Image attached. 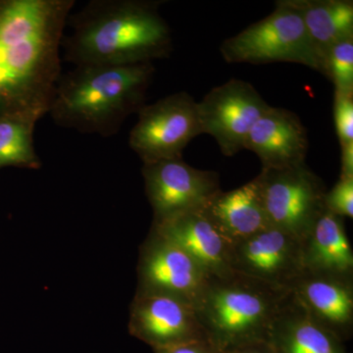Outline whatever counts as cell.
<instances>
[{
  "instance_id": "cell-1",
  "label": "cell",
  "mask_w": 353,
  "mask_h": 353,
  "mask_svg": "<svg viewBox=\"0 0 353 353\" xmlns=\"http://www.w3.org/2000/svg\"><path fill=\"white\" fill-rule=\"evenodd\" d=\"M74 6L75 0H0V118L37 124L48 113Z\"/></svg>"
},
{
  "instance_id": "cell-2",
  "label": "cell",
  "mask_w": 353,
  "mask_h": 353,
  "mask_svg": "<svg viewBox=\"0 0 353 353\" xmlns=\"http://www.w3.org/2000/svg\"><path fill=\"white\" fill-rule=\"evenodd\" d=\"M153 0H92L74 15L61 50L74 66L152 63L170 57V27Z\"/></svg>"
},
{
  "instance_id": "cell-3",
  "label": "cell",
  "mask_w": 353,
  "mask_h": 353,
  "mask_svg": "<svg viewBox=\"0 0 353 353\" xmlns=\"http://www.w3.org/2000/svg\"><path fill=\"white\" fill-rule=\"evenodd\" d=\"M152 63L76 66L60 77L48 113L58 126L109 138L145 105Z\"/></svg>"
},
{
  "instance_id": "cell-4",
  "label": "cell",
  "mask_w": 353,
  "mask_h": 353,
  "mask_svg": "<svg viewBox=\"0 0 353 353\" xmlns=\"http://www.w3.org/2000/svg\"><path fill=\"white\" fill-rule=\"evenodd\" d=\"M290 292L232 270L209 276L194 306L208 340L224 352L267 341L272 322Z\"/></svg>"
},
{
  "instance_id": "cell-5",
  "label": "cell",
  "mask_w": 353,
  "mask_h": 353,
  "mask_svg": "<svg viewBox=\"0 0 353 353\" xmlns=\"http://www.w3.org/2000/svg\"><path fill=\"white\" fill-rule=\"evenodd\" d=\"M220 52L228 63L290 62L321 72L303 19L287 0H279L267 17L225 39Z\"/></svg>"
},
{
  "instance_id": "cell-6",
  "label": "cell",
  "mask_w": 353,
  "mask_h": 353,
  "mask_svg": "<svg viewBox=\"0 0 353 353\" xmlns=\"http://www.w3.org/2000/svg\"><path fill=\"white\" fill-rule=\"evenodd\" d=\"M254 181L270 226L299 240L325 211L324 183L305 163L262 169Z\"/></svg>"
},
{
  "instance_id": "cell-7",
  "label": "cell",
  "mask_w": 353,
  "mask_h": 353,
  "mask_svg": "<svg viewBox=\"0 0 353 353\" xmlns=\"http://www.w3.org/2000/svg\"><path fill=\"white\" fill-rule=\"evenodd\" d=\"M137 114L129 145L143 163L183 158V150L202 134L197 101L187 92L145 104Z\"/></svg>"
},
{
  "instance_id": "cell-8",
  "label": "cell",
  "mask_w": 353,
  "mask_h": 353,
  "mask_svg": "<svg viewBox=\"0 0 353 353\" xmlns=\"http://www.w3.org/2000/svg\"><path fill=\"white\" fill-rule=\"evenodd\" d=\"M270 106L252 83L231 79L197 102L202 134L214 138L223 155L234 157L245 150L248 134Z\"/></svg>"
},
{
  "instance_id": "cell-9",
  "label": "cell",
  "mask_w": 353,
  "mask_h": 353,
  "mask_svg": "<svg viewBox=\"0 0 353 353\" xmlns=\"http://www.w3.org/2000/svg\"><path fill=\"white\" fill-rule=\"evenodd\" d=\"M141 173L153 222L201 210L221 190L218 173L194 168L183 158L143 163Z\"/></svg>"
},
{
  "instance_id": "cell-10",
  "label": "cell",
  "mask_w": 353,
  "mask_h": 353,
  "mask_svg": "<svg viewBox=\"0 0 353 353\" xmlns=\"http://www.w3.org/2000/svg\"><path fill=\"white\" fill-rule=\"evenodd\" d=\"M139 294H164L194 305L209 276L175 243L150 230L139 248Z\"/></svg>"
},
{
  "instance_id": "cell-11",
  "label": "cell",
  "mask_w": 353,
  "mask_h": 353,
  "mask_svg": "<svg viewBox=\"0 0 353 353\" xmlns=\"http://www.w3.org/2000/svg\"><path fill=\"white\" fill-rule=\"evenodd\" d=\"M129 332L153 350L208 340L192 304L164 294L136 292Z\"/></svg>"
},
{
  "instance_id": "cell-12",
  "label": "cell",
  "mask_w": 353,
  "mask_h": 353,
  "mask_svg": "<svg viewBox=\"0 0 353 353\" xmlns=\"http://www.w3.org/2000/svg\"><path fill=\"white\" fill-rule=\"evenodd\" d=\"M232 270L289 290L303 271L301 240L268 227L232 245Z\"/></svg>"
},
{
  "instance_id": "cell-13",
  "label": "cell",
  "mask_w": 353,
  "mask_h": 353,
  "mask_svg": "<svg viewBox=\"0 0 353 353\" xmlns=\"http://www.w3.org/2000/svg\"><path fill=\"white\" fill-rule=\"evenodd\" d=\"M290 292L309 315L341 341L353 332V277L303 269Z\"/></svg>"
},
{
  "instance_id": "cell-14",
  "label": "cell",
  "mask_w": 353,
  "mask_h": 353,
  "mask_svg": "<svg viewBox=\"0 0 353 353\" xmlns=\"http://www.w3.org/2000/svg\"><path fill=\"white\" fill-rule=\"evenodd\" d=\"M307 131L292 111L270 106L248 134L245 150L254 152L262 169H281L305 163Z\"/></svg>"
},
{
  "instance_id": "cell-15",
  "label": "cell",
  "mask_w": 353,
  "mask_h": 353,
  "mask_svg": "<svg viewBox=\"0 0 353 353\" xmlns=\"http://www.w3.org/2000/svg\"><path fill=\"white\" fill-rule=\"evenodd\" d=\"M152 229L180 246L208 276H222L232 271V243L201 211L153 222Z\"/></svg>"
},
{
  "instance_id": "cell-16",
  "label": "cell",
  "mask_w": 353,
  "mask_h": 353,
  "mask_svg": "<svg viewBox=\"0 0 353 353\" xmlns=\"http://www.w3.org/2000/svg\"><path fill=\"white\" fill-rule=\"evenodd\" d=\"M267 343L274 353H347L343 341L316 322L292 292L272 322Z\"/></svg>"
},
{
  "instance_id": "cell-17",
  "label": "cell",
  "mask_w": 353,
  "mask_h": 353,
  "mask_svg": "<svg viewBox=\"0 0 353 353\" xmlns=\"http://www.w3.org/2000/svg\"><path fill=\"white\" fill-rule=\"evenodd\" d=\"M199 211L232 245L270 227L254 179L238 189L220 190Z\"/></svg>"
},
{
  "instance_id": "cell-18",
  "label": "cell",
  "mask_w": 353,
  "mask_h": 353,
  "mask_svg": "<svg viewBox=\"0 0 353 353\" xmlns=\"http://www.w3.org/2000/svg\"><path fill=\"white\" fill-rule=\"evenodd\" d=\"M303 269L353 277V253L343 218L325 209L301 240Z\"/></svg>"
},
{
  "instance_id": "cell-19",
  "label": "cell",
  "mask_w": 353,
  "mask_h": 353,
  "mask_svg": "<svg viewBox=\"0 0 353 353\" xmlns=\"http://www.w3.org/2000/svg\"><path fill=\"white\" fill-rule=\"evenodd\" d=\"M301 15L321 63L334 44L353 38L352 0H287Z\"/></svg>"
},
{
  "instance_id": "cell-20",
  "label": "cell",
  "mask_w": 353,
  "mask_h": 353,
  "mask_svg": "<svg viewBox=\"0 0 353 353\" xmlns=\"http://www.w3.org/2000/svg\"><path fill=\"white\" fill-rule=\"evenodd\" d=\"M36 123L21 118H0V167L39 169L41 159L34 150Z\"/></svg>"
},
{
  "instance_id": "cell-21",
  "label": "cell",
  "mask_w": 353,
  "mask_h": 353,
  "mask_svg": "<svg viewBox=\"0 0 353 353\" xmlns=\"http://www.w3.org/2000/svg\"><path fill=\"white\" fill-rule=\"evenodd\" d=\"M321 73L333 83L334 92L353 94V38L334 44L323 61Z\"/></svg>"
},
{
  "instance_id": "cell-22",
  "label": "cell",
  "mask_w": 353,
  "mask_h": 353,
  "mask_svg": "<svg viewBox=\"0 0 353 353\" xmlns=\"http://www.w3.org/2000/svg\"><path fill=\"white\" fill-rule=\"evenodd\" d=\"M324 206L332 214L352 218L353 178L340 176L333 189L325 194Z\"/></svg>"
},
{
  "instance_id": "cell-23",
  "label": "cell",
  "mask_w": 353,
  "mask_h": 353,
  "mask_svg": "<svg viewBox=\"0 0 353 353\" xmlns=\"http://www.w3.org/2000/svg\"><path fill=\"white\" fill-rule=\"evenodd\" d=\"M334 119L341 148L353 143V94H334Z\"/></svg>"
},
{
  "instance_id": "cell-24",
  "label": "cell",
  "mask_w": 353,
  "mask_h": 353,
  "mask_svg": "<svg viewBox=\"0 0 353 353\" xmlns=\"http://www.w3.org/2000/svg\"><path fill=\"white\" fill-rule=\"evenodd\" d=\"M155 353H222L208 340L190 341L176 347L154 350Z\"/></svg>"
},
{
  "instance_id": "cell-25",
  "label": "cell",
  "mask_w": 353,
  "mask_h": 353,
  "mask_svg": "<svg viewBox=\"0 0 353 353\" xmlns=\"http://www.w3.org/2000/svg\"><path fill=\"white\" fill-rule=\"evenodd\" d=\"M341 176L343 178H353V143L341 146Z\"/></svg>"
},
{
  "instance_id": "cell-26",
  "label": "cell",
  "mask_w": 353,
  "mask_h": 353,
  "mask_svg": "<svg viewBox=\"0 0 353 353\" xmlns=\"http://www.w3.org/2000/svg\"><path fill=\"white\" fill-rule=\"evenodd\" d=\"M222 353H274V352L267 341H256V343L231 348Z\"/></svg>"
}]
</instances>
